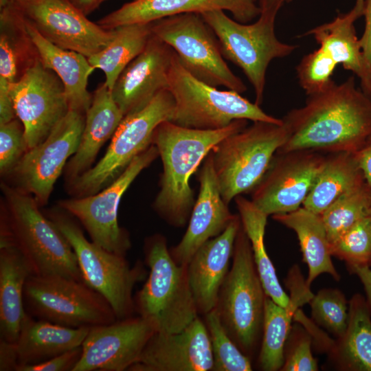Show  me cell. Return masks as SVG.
I'll list each match as a JSON object with an SVG mask.
<instances>
[{"label":"cell","instance_id":"1","mask_svg":"<svg viewBox=\"0 0 371 371\" xmlns=\"http://www.w3.org/2000/svg\"><path fill=\"white\" fill-rule=\"evenodd\" d=\"M282 120L288 137L277 152L355 153L371 135V96L356 87L353 76L333 80Z\"/></svg>","mask_w":371,"mask_h":371},{"label":"cell","instance_id":"2","mask_svg":"<svg viewBox=\"0 0 371 371\" xmlns=\"http://www.w3.org/2000/svg\"><path fill=\"white\" fill-rule=\"evenodd\" d=\"M247 121L236 120L216 130L186 128L169 120L157 126L152 144L161 159L163 172L153 208L164 220L178 227L186 224L195 203L191 176L218 142L243 129Z\"/></svg>","mask_w":371,"mask_h":371},{"label":"cell","instance_id":"3","mask_svg":"<svg viewBox=\"0 0 371 371\" xmlns=\"http://www.w3.org/2000/svg\"><path fill=\"white\" fill-rule=\"evenodd\" d=\"M1 190L0 234L10 238L32 275L61 276L85 282L71 246L41 212L34 198L4 180L1 182Z\"/></svg>","mask_w":371,"mask_h":371},{"label":"cell","instance_id":"4","mask_svg":"<svg viewBox=\"0 0 371 371\" xmlns=\"http://www.w3.org/2000/svg\"><path fill=\"white\" fill-rule=\"evenodd\" d=\"M145 262L148 278L137 292L135 309L150 322L156 332L174 333L183 330L198 317L188 278L187 265L177 264L161 234L146 238Z\"/></svg>","mask_w":371,"mask_h":371},{"label":"cell","instance_id":"5","mask_svg":"<svg viewBox=\"0 0 371 371\" xmlns=\"http://www.w3.org/2000/svg\"><path fill=\"white\" fill-rule=\"evenodd\" d=\"M168 89L175 107L170 122L186 128L216 130L236 120L282 124L259 105L232 91H222L200 80L181 63L175 53L168 76Z\"/></svg>","mask_w":371,"mask_h":371},{"label":"cell","instance_id":"6","mask_svg":"<svg viewBox=\"0 0 371 371\" xmlns=\"http://www.w3.org/2000/svg\"><path fill=\"white\" fill-rule=\"evenodd\" d=\"M287 137L283 123L258 121L226 137L213 148L214 169L226 204L237 196L251 192Z\"/></svg>","mask_w":371,"mask_h":371},{"label":"cell","instance_id":"7","mask_svg":"<svg viewBox=\"0 0 371 371\" xmlns=\"http://www.w3.org/2000/svg\"><path fill=\"white\" fill-rule=\"evenodd\" d=\"M266 296L249 239L241 223L232 265L221 286L216 308L229 336L249 357L260 340Z\"/></svg>","mask_w":371,"mask_h":371},{"label":"cell","instance_id":"8","mask_svg":"<svg viewBox=\"0 0 371 371\" xmlns=\"http://www.w3.org/2000/svg\"><path fill=\"white\" fill-rule=\"evenodd\" d=\"M45 214L71 246L85 283L106 298L117 319L131 317L135 310L133 288L146 276L142 263L131 267L124 256L89 241L74 217L58 206Z\"/></svg>","mask_w":371,"mask_h":371},{"label":"cell","instance_id":"9","mask_svg":"<svg viewBox=\"0 0 371 371\" xmlns=\"http://www.w3.org/2000/svg\"><path fill=\"white\" fill-rule=\"evenodd\" d=\"M174 107L173 97L166 89L142 109L125 115L103 157L89 170L66 183L71 197L93 195L116 180L152 144L155 130L162 122L170 120Z\"/></svg>","mask_w":371,"mask_h":371},{"label":"cell","instance_id":"10","mask_svg":"<svg viewBox=\"0 0 371 371\" xmlns=\"http://www.w3.org/2000/svg\"><path fill=\"white\" fill-rule=\"evenodd\" d=\"M23 304L30 316L70 328H91L117 319L100 293L83 281L61 276H30Z\"/></svg>","mask_w":371,"mask_h":371},{"label":"cell","instance_id":"11","mask_svg":"<svg viewBox=\"0 0 371 371\" xmlns=\"http://www.w3.org/2000/svg\"><path fill=\"white\" fill-rule=\"evenodd\" d=\"M201 15L216 34L223 57L239 67L247 76L254 89L255 103L260 106L270 62L290 55L297 47L278 40L274 15L260 14L251 24L233 20L221 10Z\"/></svg>","mask_w":371,"mask_h":371},{"label":"cell","instance_id":"12","mask_svg":"<svg viewBox=\"0 0 371 371\" xmlns=\"http://www.w3.org/2000/svg\"><path fill=\"white\" fill-rule=\"evenodd\" d=\"M153 34L172 48L194 76L242 93L247 87L224 60L218 38L201 14L184 13L153 22Z\"/></svg>","mask_w":371,"mask_h":371},{"label":"cell","instance_id":"13","mask_svg":"<svg viewBox=\"0 0 371 371\" xmlns=\"http://www.w3.org/2000/svg\"><path fill=\"white\" fill-rule=\"evenodd\" d=\"M158 156L157 148L151 144L109 186L93 195L60 200L58 206L81 223L91 241L110 252L125 256L131 243L128 232L118 223L119 204L136 177Z\"/></svg>","mask_w":371,"mask_h":371},{"label":"cell","instance_id":"14","mask_svg":"<svg viewBox=\"0 0 371 371\" xmlns=\"http://www.w3.org/2000/svg\"><path fill=\"white\" fill-rule=\"evenodd\" d=\"M85 120V114L69 110L43 142L27 151L6 182L32 195L40 207L45 206L78 148Z\"/></svg>","mask_w":371,"mask_h":371},{"label":"cell","instance_id":"15","mask_svg":"<svg viewBox=\"0 0 371 371\" xmlns=\"http://www.w3.org/2000/svg\"><path fill=\"white\" fill-rule=\"evenodd\" d=\"M326 155L313 150L276 152L265 175L251 191V201L268 216L300 208L322 168Z\"/></svg>","mask_w":371,"mask_h":371},{"label":"cell","instance_id":"16","mask_svg":"<svg viewBox=\"0 0 371 371\" xmlns=\"http://www.w3.org/2000/svg\"><path fill=\"white\" fill-rule=\"evenodd\" d=\"M10 91L29 149L43 142L69 111L63 82L40 59L10 86Z\"/></svg>","mask_w":371,"mask_h":371},{"label":"cell","instance_id":"17","mask_svg":"<svg viewBox=\"0 0 371 371\" xmlns=\"http://www.w3.org/2000/svg\"><path fill=\"white\" fill-rule=\"evenodd\" d=\"M14 3L45 39L87 58L102 50L115 34V29L106 30L91 21L69 0H30Z\"/></svg>","mask_w":371,"mask_h":371},{"label":"cell","instance_id":"18","mask_svg":"<svg viewBox=\"0 0 371 371\" xmlns=\"http://www.w3.org/2000/svg\"><path fill=\"white\" fill-rule=\"evenodd\" d=\"M155 332L153 324L139 315L91 327L73 371L128 370Z\"/></svg>","mask_w":371,"mask_h":371},{"label":"cell","instance_id":"19","mask_svg":"<svg viewBox=\"0 0 371 371\" xmlns=\"http://www.w3.org/2000/svg\"><path fill=\"white\" fill-rule=\"evenodd\" d=\"M213 364L209 333L197 317L180 332H155L128 370L209 371Z\"/></svg>","mask_w":371,"mask_h":371},{"label":"cell","instance_id":"20","mask_svg":"<svg viewBox=\"0 0 371 371\" xmlns=\"http://www.w3.org/2000/svg\"><path fill=\"white\" fill-rule=\"evenodd\" d=\"M175 51L155 34L144 50L123 70L111 93L126 115L144 107L161 90L168 87V76Z\"/></svg>","mask_w":371,"mask_h":371},{"label":"cell","instance_id":"21","mask_svg":"<svg viewBox=\"0 0 371 371\" xmlns=\"http://www.w3.org/2000/svg\"><path fill=\"white\" fill-rule=\"evenodd\" d=\"M199 181V192L186 232L181 241L170 249L179 265H187L199 247L222 234L236 215L231 213L222 198L211 151L203 162Z\"/></svg>","mask_w":371,"mask_h":371},{"label":"cell","instance_id":"22","mask_svg":"<svg viewBox=\"0 0 371 371\" xmlns=\"http://www.w3.org/2000/svg\"><path fill=\"white\" fill-rule=\"evenodd\" d=\"M221 10L246 23L260 14L258 0H133L98 21L106 30L134 23H148L168 16Z\"/></svg>","mask_w":371,"mask_h":371},{"label":"cell","instance_id":"23","mask_svg":"<svg viewBox=\"0 0 371 371\" xmlns=\"http://www.w3.org/2000/svg\"><path fill=\"white\" fill-rule=\"evenodd\" d=\"M240 225V216L236 214L225 231L201 246L187 265L188 281L199 313L205 315L216 306Z\"/></svg>","mask_w":371,"mask_h":371},{"label":"cell","instance_id":"24","mask_svg":"<svg viewBox=\"0 0 371 371\" xmlns=\"http://www.w3.org/2000/svg\"><path fill=\"white\" fill-rule=\"evenodd\" d=\"M297 265L290 269L286 285L291 291L287 307L266 296L262 340L258 355L259 368L264 371L280 370L284 363V346L291 328V321L299 308L308 303L313 295Z\"/></svg>","mask_w":371,"mask_h":371},{"label":"cell","instance_id":"25","mask_svg":"<svg viewBox=\"0 0 371 371\" xmlns=\"http://www.w3.org/2000/svg\"><path fill=\"white\" fill-rule=\"evenodd\" d=\"M124 117L111 89L103 82L93 94L78 148L64 169L66 183L93 166L101 147L111 139Z\"/></svg>","mask_w":371,"mask_h":371},{"label":"cell","instance_id":"26","mask_svg":"<svg viewBox=\"0 0 371 371\" xmlns=\"http://www.w3.org/2000/svg\"><path fill=\"white\" fill-rule=\"evenodd\" d=\"M363 14V5L355 4L346 14L306 32L312 35L319 48L337 65L352 71L360 80V88L371 96V64L365 56L354 23Z\"/></svg>","mask_w":371,"mask_h":371},{"label":"cell","instance_id":"27","mask_svg":"<svg viewBox=\"0 0 371 371\" xmlns=\"http://www.w3.org/2000/svg\"><path fill=\"white\" fill-rule=\"evenodd\" d=\"M23 18L41 63L53 71L63 82L69 110L85 114L93 98L87 89L88 79L95 68L84 55L60 48L45 39L24 16Z\"/></svg>","mask_w":371,"mask_h":371},{"label":"cell","instance_id":"28","mask_svg":"<svg viewBox=\"0 0 371 371\" xmlns=\"http://www.w3.org/2000/svg\"><path fill=\"white\" fill-rule=\"evenodd\" d=\"M90 328H70L25 313L15 343L18 368L41 363L81 346Z\"/></svg>","mask_w":371,"mask_h":371},{"label":"cell","instance_id":"29","mask_svg":"<svg viewBox=\"0 0 371 371\" xmlns=\"http://www.w3.org/2000/svg\"><path fill=\"white\" fill-rule=\"evenodd\" d=\"M324 351L336 370L371 371V313L364 296H352L346 330L341 337L330 339Z\"/></svg>","mask_w":371,"mask_h":371},{"label":"cell","instance_id":"30","mask_svg":"<svg viewBox=\"0 0 371 371\" xmlns=\"http://www.w3.org/2000/svg\"><path fill=\"white\" fill-rule=\"evenodd\" d=\"M31 269L10 240L0 241V335L16 343L25 315L24 287Z\"/></svg>","mask_w":371,"mask_h":371},{"label":"cell","instance_id":"31","mask_svg":"<svg viewBox=\"0 0 371 371\" xmlns=\"http://www.w3.org/2000/svg\"><path fill=\"white\" fill-rule=\"evenodd\" d=\"M39 56L23 16L10 1L0 13V89L10 90Z\"/></svg>","mask_w":371,"mask_h":371},{"label":"cell","instance_id":"32","mask_svg":"<svg viewBox=\"0 0 371 371\" xmlns=\"http://www.w3.org/2000/svg\"><path fill=\"white\" fill-rule=\"evenodd\" d=\"M272 218L296 234L302 253V261L308 268L306 280L308 287L322 273H328L336 281L340 280L331 260L330 243L319 214L302 206L290 212L272 215Z\"/></svg>","mask_w":371,"mask_h":371},{"label":"cell","instance_id":"33","mask_svg":"<svg viewBox=\"0 0 371 371\" xmlns=\"http://www.w3.org/2000/svg\"><path fill=\"white\" fill-rule=\"evenodd\" d=\"M365 183L353 153H326L322 168L302 207L320 214L341 196Z\"/></svg>","mask_w":371,"mask_h":371},{"label":"cell","instance_id":"34","mask_svg":"<svg viewBox=\"0 0 371 371\" xmlns=\"http://www.w3.org/2000/svg\"><path fill=\"white\" fill-rule=\"evenodd\" d=\"M234 199L242 226L251 243L255 265L265 293L280 306L287 307L289 296L281 286L265 249L264 237L268 215L241 195Z\"/></svg>","mask_w":371,"mask_h":371},{"label":"cell","instance_id":"35","mask_svg":"<svg viewBox=\"0 0 371 371\" xmlns=\"http://www.w3.org/2000/svg\"><path fill=\"white\" fill-rule=\"evenodd\" d=\"M153 22L119 26L113 38L99 52L88 58L95 69L105 74L104 83L112 89L126 66L145 48L153 34Z\"/></svg>","mask_w":371,"mask_h":371},{"label":"cell","instance_id":"36","mask_svg":"<svg viewBox=\"0 0 371 371\" xmlns=\"http://www.w3.org/2000/svg\"><path fill=\"white\" fill-rule=\"evenodd\" d=\"M371 187L366 182L345 193L319 214L332 243L369 214Z\"/></svg>","mask_w":371,"mask_h":371},{"label":"cell","instance_id":"37","mask_svg":"<svg viewBox=\"0 0 371 371\" xmlns=\"http://www.w3.org/2000/svg\"><path fill=\"white\" fill-rule=\"evenodd\" d=\"M213 355L212 371H251L250 357L229 336L216 308L205 315Z\"/></svg>","mask_w":371,"mask_h":371},{"label":"cell","instance_id":"38","mask_svg":"<svg viewBox=\"0 0 371 371\" xmlns=\"http://www.w3.org/2000/svg\"><path fill=\"white\" fill-rule=\"evenodd\" d=\"M332 256L352 266L371 268V216L360 219L330 243Z\"/></svg>","mask_w":371,"mask_h":371},{"label":"cell","instance_id":"39","mask_svg":"<svg viewBox=\"0 0 371 371\" xmlns=\"http://www.w3.org/2000/svg\"><path fill=\"white\" fill-rule=\"evenodd\" d=\"M313 322L335 338L341 337L347 328L348 302L337 289H322L308 302Z\"/></svg>","mask_w":371,"mask_h":371},{"label":"cell","instance_id":"40","mask_svg":"<svg viewBox=\"0 0 371 371\" xmlns=\"http://www.w3.org/2000/svg\"><path fill=\"white\" fill-rule=\"evenodd\" d=\"M313 337L302 324H295L284 346V363L280 371H317V361L312 354Z\"/></svg>","mask_w":371,"mask_h":371},{"label":"cell","instance_id":"41","mask_svg":"<svg viewBox=\"0 0 371 371\" xmlns=\"http://www.w3.org/2000/svg\"><path fill=\"white\" fill-rule=\"evenodd\" d=\"M337 65L319 47L304 56L296 67L301 87L311 95L324 89L333 81Z\"/></svg>","mask_w":371,"mask_h":371},{"label":"cell","instance_id":"42","mask_svg":"<svg viewBox=\"0 0 371 371\" xmlns=\"http://www.w3.org/2000/svg\"><path fill=\"white\" fill-rule=\"evenodd\" d=\"M29 150L24 127L17 118L0 124V174L7 178Z\"/></svg>","mask_w":371,"mask_h":371},{"label":"cell","instance_id":"43","mask_svg":"<svg viewBox=\"0 0 371 371\" xmlns=\"http://www.w3.org/2000/svg\"><path fill=\"white\" fill-rule=\"evenodd\" d=\"M82 355V346L41 363L23 366L17 371H73Z\"/></svg>","mask_w":371,"mask_h":371},{"label":"cell","instance_id":"44","mask_svg":"<svg viewBox=\"0 0 371 371\" xmlns=\"http://www.w3.org/2000/svg\"><path fill=\"white\" fill-rule=\"evenodd\" d=\"M18 357L15 343L0 339V370L16 371Z\"/></svg>","mask_w":371,"mask_h":371},{"label":"cell","instance_id":"45","mask_svg":"<svg viewBox=\"0 0 371 371\" xmlns=\"http://www.w3.org/2000/svg\"><path fill=\"white\" fill-rule=\"evenodd\" d=\"M353 154L363 172L366 182L371 187V135Z\"/></svg>","mask_w":371,"mask_h":371},{"label":"cell","instance_id":"46","mask_svg":"<svg viewBox=\"0 0 371 371\" xmlns=\"http://www.w3.org/2000/svg\"><path fill=\"white\" fill-rule=\"evenodd\" d=\"M363 15L366 25L359 43L365 56L371 64V0H364Z\"/></svg>","mask_w":371,"mask_h":371},{"label":"cell","instance_id":"47","mask_svg":"<svg viewBox=\"0 0 371 371\" xmlns=\"http://www.w3.org/2000/svg\"><path fill=\"white\" fill-rule=\"evenodd\" d=\"M348 271L357 276L363 284L366 300L371 313V268L368 267H348Z\"/></svg>","mask_w":371,"mask_h":371},{"label":"cell","instance_id":"48","mask_svg":"<svg viewBox=\"0 0 371 371\" xmlns=\"http://www.w3.org/2000/svg\"><path fill=\"white\" fill-rule=\"evenodd\" d=\"M292 0H258L260 14L276 16L281 7Z\"/></svg>","mask_w":371,"mask_h":371},{"label":"cell","instance_id":"49","mask_svg":"<svg viewBox=\"0 0 371 371\" xmlns=\"http://www.w3.org/2000/svg\"><path fill=\"white\" fill-rule=\"evenodd\" d=\"M86 16L97 9L106 0H69Z\"/></svg>","mask_w":371,"mask_h":371},{"label":"cell","instance_id":"50","mask_svg":"<svg viewBox=\"0 0 371 371\" xmlns=\"http://www.w3.org/2000/svg\"><path fill=\"white\" fill-rule=\"evenodd\" d=\"M9 2L10 0H0V7L3 8Z\"/></svg>","mask_w":371,"mask_h":371},{"label":"cell","instance_id":"51","mask_svg":"<svg viewBox=\"0 0 371 371\" xmlns=\"http://www.w3.org/2000/svg\"><path fill=\"white\" fill-rule=\"evenodd\" d=\"M30 0H10V1L14 2V3H23L26 2Z\"/></svg>","mask_w":371,"mask_h":371},{"label":"cell","instance_id":"52","mask_svg":"<svg viewBox=\"0 0 371 371\" xmlns=\"http://www.w3.org/2000/svg\"><path fill=\"white\" fill-rule=\"evenodd\" d=\"M355 3L359 5H363L364 0H356Z\"/></svg>","mask_w":371,"mask_h":371},{"label":"cell","instance_id":"53","mask_svg":"<svg viewBox=\"0 0 371 371\" xmlns=\"http://www.w3.org/2000/svg\"><path fill=\"white\" fill-rule=\"evenodd\" d=\"M369 214H370V215L371 216V205H370V208Z\"/></svg>","mask_w":371,"mask_h":371}]
</instances>
